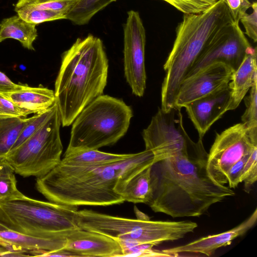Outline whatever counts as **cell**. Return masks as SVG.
I'll list each match as a JSON object with an SVG mask.
<instances>
[{"label": "cell", "mask_w": 257, "mask_h": 257, "mask_svg": "<svg viewBox=\"0 0 257 257\" xmlns=\"http://www.w3.org/2000/svg\"><path fill=\"white\" fill-rule=\"evenodd\" d=\"M150 150L121 160L97 165L60 163L45 175L37 178V190L48 200L74 206H109L124 202L118 191L134 175L152 165Z\"/></svg>", "instance_id": "6da1fadb"}, {"label": "cell", "mask_w": 257, "mask_h": 257, "mask_svg": "<svg viewBox=\"0 0 257 257\" xmlns=\"http://www.w3.org/2000/svg\"><path fill=\"white\" fill-rule=\"evenodd\" d=\"M206 162L178 156L153 163L151 195L147 204L154 212L173 218L199 217L212 205L233 196L231 188L210 177Z\"/></svg>", "instance_id": "7a4b0ae2"}, {"label": "cell", "mask_w": 257, "mask_h": 257, "mask_svg": "<svg viewBox=\"0 0 257 257\" xmlns=\"http://www.w3.org/2000/svg\"><path fill=\"white\" fill-rule=\"evenodd\" d=\"M108 69L102 41L91 34L78 38L62 54L54 93L63 126L72 124L85 106L103 94Z\"/></svg>", "instance_id": "3957f363"}, {"label": "cell", "mask_w": 257, "mask_h": 257, "mask_svg": "<svg viewBox=\"0 0 257 257\" xmlns=\"http://www.w3.org/2000/svg\"><path fill=\"white\" fill-rule=\"evenodd\" d=\"M233 22L222 0L201 13L184 14L176 28L172 49L163 65L166 75L161 93L163 110L168 112L175 109L179 87L192 66L215 34Z\"/></svg>", "instance_id": "277c9868"}, {"label": "cell", "mask_w": 257, "mask_h": 257, "mask_svg": "<svg viewBox=\"0 0 257 257\" xmlns=\"http://www.w3.org/2000/svg\"><path fill=\"white\" fill-rule=\"evenodd\" d=\"M133 116L122 100L101 95L85 106L72 123L65 152L96 149L115 144L126 133Z\"/></svg>", "instance_id": "5b68a950"}, {"label": "cell", "mask_w": 257, "mask_h": 257, "mask_svg": "<svg viewBox=\"0 0 257 257\" xmlns=\"http://www.w3.org/2000/svg\"><path fill=\"white\" fill-rule=\"evenodd\" d=\"M79 227L99 233L121 243H152L173 241L194 232L197 223L191 221H152L129 219L83 209L77 212Z\"/></svg>", "instance_id": "8992f818"}, {"label": "cell", "mask_w": 257, "mask_h": 257, "mask_svg": "<svg viewBox=\"0 0 257 257\" xmlns=\"http://www.w3.org/2000/svg\"><path fill=\"white\" fill-rule=\"evenodd\" d=\"M78 207L22 197L0 202V222L8 229L41 237L80 228Z\"/></svg>", "instance_id": "52a82bcc"}, {"label": "cell", "mask_w": 257, "mask_h": 257, "mask_svg": "<svg viewBox=\"0 0 257 257\" xmlns=\"http://www.w3.org/2000/svg\"><path fill=\"white\" fill-rule=\"evenodd\" d=\"M61 124L57 104L53 113L42 126L4 158L16 174L23 177L39 178L60 163L63 151Z\"/></svg>", "instance_id": "ba28073f"}, {"label": "cell", "mask_w": 257, "mask_h": 257, "mask_svg": "<svg viewBox=\"0 0 257 257\" xmlns=\"http://www.w3.org/2000/svg\"><path fill=\"white\" fill-rule=\"evenodd\" d=\"M168 112L158 108L147 128L142 132L145 149L154 155V162L178 156L207 160L208 153L202 140L193 141L186 133L183 123V117L178 110L177 126L175 120V110Z\"/></svg>", "instance_id": "9c48e42d"}, {"label": "cell", "mask_w": 257, "mask_h": 257, "mask_svg": "<svg viewBox=\"0 0 257 257\" xmlns=\"http://www.w3.org/2000/svg\"><path fill=\"white\" fill-rule=\"evenodd\" d=\"M250 47L239 22H233L226 25L210 39L185 79L216 63L225 65L233 72L241 65Z\"/></svg>", "instance_id": "30bf717a"}, {"label": "cell", "mask_w": 257, "mask_h": 257, "mask_svg": "<svg viewBox=\"0 0 257 257\" xmlns=\"http://www.w3.org/2000/svg\"><path fill=\"white\" fill-rule=\"evenodd\" d=\"M257 146V138H252L249 128L243 122L235 124L217 133L208 153L207 171L217 183H227L229 168Z\"/></svg>", "instance_id": "8fae6325"}, {"label": "cell", "mask_w": 257, "mask_h": 257, "mask_svg": "<svg viewBox=\"0 0 257 257\" xmlns=\"http://www.w3.org/2000/svg\"><path fill=\"white\" fill-rule=\"evenodd\" d=\"M123 65L126 80L133 93L142 97L146 87V31L139 13H127L123 27Z\"/></svg>", "instance_id": "7c38bea8"}, {"label": "cell", "mask_w": 257, "mask_h": 257, "mask_svg": "<svg viewBox=\"0 0 257 257\" xmlns=\"http://www.w3.org/2000/svg\"><path fill=\"white\" fill-rule=\"evenodd\" d=\"M232 71L222 63L209 66L181 84L175 101V109L180 110L189 103L227 85Z\"/></svg>", "instance_id": "4fadbf2b"}, {"label": "cell", "mask_w": 257, "mask_h": 257, "mask_svg": "<svg viewBox=\"0 0 257 257\" xmlns=\"http://www.w3.org/2000/svg\"><path fill=\"white\" fill-rule=\"evenodd\" d=\"M230 96L228 84L184 107L198 132L199 139L202 140L211 126L227 111Z\"/></svg>", "instance_id": "5bb4252c"}, {"label": "cell", "mask_w": 257, "mask_h": 257, "mask_svg": "<svg viewBox=\"0 0 257 257\" xmlns=\"http://www.w3.org/2000/svg\"><path fill=\"white\" fill-rule=\"evenodd\" d=\"M63 248L77 256H122L119 242L104 234L81 228L67 231Z\"/></svg>", "instance_id": "9a60e30c"}, {"label": "cell", "mask_w": 257, "mask_h": 257, "mask_svg": "<svg viewBox=\"0 0 257 257\" xmlns=\"http://www.w3.org/2000/svg\"><path fill=\"white\" fill-rule=\"evenodd\" d=\"M257 209L240 224L225 232L201 237L187 244L162 250L173 256L180 253H199L210 256L219 248L231 244L235 238L245 234L255 224Z\"/></svg>", "instance_id": "2e32d148"}, {"label": "cell", "mask_w": 257, "mask_h": 257, "mask_svg": "<svg viewBox=\"0 0 257 257\" xmlns=\"http://www.w3.org/2000/svg\"><path fill=\"white\" fill-rule=\"evenodd\" d=\"M67 231L54 237H41L10 229L2 230H0V245L25 253L28 256H44L48 253L65 247Z\"/></svg>", "instance_id": "e0dca14e"}, {"label": "cell", "mask_w": 257, "mask_h": 257, "mask_svg": "<svg viewBox=\"0 0 257 257\" xmlns=\"http://www.w3.org/2000/svg\"><path fill=\"white\" fill-rule=\"evenodd\" d=\"M256 56V48L251 46L241 65L232 73L228 83L230 96L227 111L236 109L250 88L257 82Z\"/></svg>", "instance_id": "ac0fdd59"}, {"label": "cell", "mask_w": 257, "mask_h": 257, "mask_svg": "<svg viewBox=\"0 0 257 257\" xmlns=\"http://www.w3.org/2000/svg\"><path fill=\"white\" fill-rule=\"evenodd\" d=\"M2 94L19 107L35 114L45 112L56 102L54 91L42 86L24 85L19 90Z\"/></svg>", "instance_id": "d6986e66"}, {"label": "cell", "mask_w": 257, "mask_h": 257, "mask_svg": "<svg viewBox=\"0 0 257 257\" xmlns=\"http://www.w3.org/2000/svg\"><path fill=\"white\" fill-rule=\"evenodd\" d=\"M36 26L18 15L4 19L0 23V42L12 38L19 41L24 48L34 50L33 43L38 36Z\"/></svg>", "instance_id": "ffe728a7"}, {"label": "cell", "mask_w": 257, "mask_h": 257, "mask_svg": "<svg viewBox=\"0 0 257 257\" xmlns=\"http://www.w3.org/2000/svg\"><path fill=\"white\" fill-rule=\"evenodd\" d=\"M151 166L130 178L119 190L118 193L124 201L146 204L149 202L151 195Z\"/></svg>", "instance_id": "44dd1931"}, {"label": "cell", "mask_w": 257, "mask_h": 257, "mask_svg": "<svg viewBox=\"0 0 257 257\" xmlns=\"http://www.w3.org/2000/svg\"><path fill=\"white\" fill-rule=\"evenodd\" d=\"M131 155L105 153L96 149H83L65 152L61 162L72 165H97L116 162Z\"/></svg>", "instance_id": "7402d4cb"}, {"label": "cell", "mask_w": 257, "mask_h": 257, "mask_svg": "<svg viewBox=\"0 0 257 257\" xmlns=\"http://www.w3.org/2000/svg\"><path fill=\"white\" fill-rule=\"evenodd\" d=\"M33 117H0V159L11 151L22 131Z\"/></svg>", "instance_id": "603a6c76"}, {"label": "cell", "mask_w": 257, "mask_h": 257, "mask_svg": "<svg viewBox=\"0 0 257 257\" xmlns=\"http://www.w3.org/2000/svg\"><path fill=\"white\" fill-rule=\"evenodd\" d=\"M117 0H79L66 19L77 25L87 24L98 12Z\"/></svg>", "instance_id": "cb8c5ba5"}, {"label": "cell", "mask_w": 257, "mask_h": 257, "mask_svg": "<svg viewBox=\"0 0 257 257\" xmlns=\"http://www.w3.org/2000/svg\"><path fill=\"white\" fill-rule=\"evenodd\" d=\"M15 172L4 159H0V202L18 199L24 194L17 187Z\"/></svg>", "instance_id": "d4e9b609"}, {"label": "cell", "mask_w": 257, "mask_h": 257, "mask_svg": "<svg viewBox=\"0 0 257 257\" xmlns=\"http://www.w3.org/2000/svg\"><path fill=\"white\" fill-rule=\"evenodd\" d=\"M15 11L17 15L26 21L37 25L45 22L66 19L62 13L41 10L31 6L16 4Z\"/></svg>", "instance_id": "484cf974"}, {"label": "cell", "mask_w": 257, "mask_h": 257, "mask_svg": "<svg viewBox=\"0 0 257 257\" xmlns=\"http://www.w3.org/2000/svg\"><path fill=\"white\" fill-rule=\"evenodd\" d=\"M79 0H18L16 4L62 13L67 17Z\"/></svg>", "instance_id": "4316f807"}, {"label": "cell", "mask_w": 257, "mask_h": 257, "mask_svg": "<svg viewBox=\"0 0 257 257\" xmlns=\"http://www.w3.org/2000/svg\"><path fill=\"white\" fill-rule=\"evenodd\" d=\"M249 91V94L243 98L246 108L241 116V120L249 130L257 132V82L252 85Z\"/></svg>", "instance_id": "83f0119b"}, {"label": "cell", "mask_w": 257, "mask_h": 257, "mask_svg": "<svg viewBox=\"0 0 257 257\" xmlns=\"http://www.w3.org/2000/svg\"><path fill=\"white\" fill-rule=\"evenodd\" d=\"M56 104L55 102L52 107L45 112L34 115L33 119L22 131L11 151L19 147L42 126L53 113Z\"/></svg>", "instance_id": "f1b7e54d"}, {"label": "cell", "mask_w": 257, "mask_h": 257, "mask_svg": "<svg viewBox=\"0 0 257 257\" xmlns=\"http://www.w3.org/2000/svg\"><path fill=\"white\" fill-rule=\"evenodd\" d=\"M184 14H197L205 11L218 0H162Z\"/></svg>", "instance_id": "f546056e"}, {"label": "cell", "mask_w": 257, "mask_h": 257, "mask_svg": "<svg viewBox=\"0 0 257 257\" xmlns=\"http://www.w3.org/2000/svg\"><path fill=\"white\" fill-rule=\"evenodd\" d=\"M257 180V146L254 147L245 164L242 176L244 190L249 193Z\"/></svg>", "instance_id": "4dcf8cb0"}, {"label": "cell", "mask_w": 257, "mask_h": 257, "mask_svg": "<svg viewBox=\"0 0 257 257\" xmlns=\"http://www.w3.org/2000/svg\"><path fill=\"white\" fill-rule=\"evenodd\" d=\"M32 113L21 108L0 93V117H25Z\"/></svg>", "instance_id": "1f68e13d"}, {"label": "cell", "mask_w": 257, "mask_h": 257, "mask_svg": "<svg viewBox=\"0 0 257 257\" xmlns=\"http://www.w3.org/2000/svg\"><path fill=\"white\" fill-rule=\"evenodd\" d=\"M251 150L229 168L227 174V184L230 188H235L242 183L244 167Z\"/></svg>", "instance_id": "d6a6232c"}, {"label": "cell", "mask_w": 257, "mask_h": 257, "mask_svg": "<svg viewBox=\"0 0 257 257\" xmlns=\"http://www.w3.org/2000/svg\"><path fill=\"white\" fill-rule=\"evenodd\" d=\"M252 12L248 14L246 13L240 21L245 29V34L254 43L257 41V3L253 2L251 5Z\"/></svg>", "instance_id": "836d02e7"}, {"label": "cell", "mask_w": 257, "mask_h": 257, "mask_svg": "<svg viewBox=\"0 0 257 257\" xmlns=\"http://www.w3.org/2000/svg\"><path fill=\"white\" fill-rule=\"evenodd\" d=\"M226 5L234 22H239L241 17L251 8L248 0H222Z\"/></svg>", "instance_id": "e575fe53"}, {"label": "cell", "mask_w": 257, "mask_h": 257, "mask_svg": "<svg viewBox=\"0 0 257 257\" xmlns=\"http://www.w3.org/2000/svg\"><path fill=\"white\" fill-rule=\"evenodd\" d=\"M23 86L15 83L4 73L0 71V93L17 91L23 88Z\"/></svg>", "instance_id": "d590c367"}, {"label": "cell", "mask_w": 257, "mask_h": 257, "mask_svg": "<svg viewBox=\"0 0 257 257\" xmlns=\"http://www.w3.org/2000/svg\"><path fill=\"white\" fill-rule=\"evenodd\" d=\"M27 256L25 253L15 251L0 245V256L21 257Z\"/></svg>", "instance_id": "8d00e7d4"}, {"label": "cell", "mask_w": 257, "mask_h": 257, "mask_svg": "<svg viewBox=\"0 0 257 257\" xmlns=\"http://www.w3.org/2000/svg\"><path fill=\"white\" fill-rule=\"evenodd\" d=\"M44 256H77L75 254L64 249L46 254Z\"/></svg>", "instance_id": "74e56055"}, {"label": "cell", "mask_w": 257, "mask_h": 257, "mask_svg": "<svg viewBox=\"0 0 257 257\" xmlns=\"http://www.w3.org/2000/svg\"><path fill=\"white\" fill-rule=\"evenodd\" d=\"M134 211L135 212L136 215L137 217V219L143 220H149L150 218L149 216H148L145 213L142 212L140 210H139L138 208L135 206L134 207Z\"/></svg>", "instance_id": "f35d334b"}, {"label": "cell", "mask_w": 257, "mask_h": 257, "mask_svg": "<svg viewBox=\"0 0 257 257\" xmlns=\"http://www.w3.org/2000/svg\"><path fill=\"white\" fill-rule=\"evenodd\" d=\"M8 229L4 224L0 222V230Z\"/></svg>", "instance_id": "ab89813d"}]
</instances>
